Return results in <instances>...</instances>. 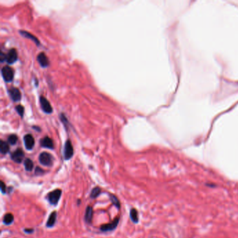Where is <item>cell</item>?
Segmentation results:
<instances>
[{
	"mask_svg": "<svg viewBox=\"0 0 238 238\" xmlns=\"http://www.w3.org/2000/svg\"><path fill=\"white\" fill-rule=\"evenodd\" d=\"M1 73L4 81L6 82H10L13 81L14 77V71L12 68L9 66H4V67H2Z\"/></svg>",
	"mask_w": 238,
	"mask_h": 238,
	"instance_id": "cell-1",
	"label": "cell"
},
{
	"mask_svg": "<svg viewBox=\"0 0 238 238\" xmlns=\"http://www.w3.org/2000/svg\"><path fill=\"white\" fill-rule=\"evenodd\" d=\"M62 196V191L60 189H55V190L51 191L48 194V200L51 205H55L59 202L60 197Z\"/></svg>",
	"mask_w": 238,
	"mask_h": 238,
	"instance_id": "cell-2",
	"label": "cell"
},
{
	"mask_svg": "<svg viewBox=\"0 0 238 238\" xmlns=\"http://www.w3.org/2000/svg\"><path fill=\"white\" fill-rule=\"evenodd\" d=\"M38 160L41 164L45 166H52L53 159L52 155L48 152H42L38 157Z\"/></svg>",
	"mask_w": 238,
	"mask_h": 238,
	"instance_id": "cell-3",
	"label": "cell"
},
{
	"mask_svg": "<svg viewBox=\"0 0 238 238\" xmlns=\"http://www.w3.org/2000/svg\"><path fill=\"white\" fill-rule=\"evenodd\" d=\"M64 155L66 160L70 159L73 157V155H74V147H73V145L69 140H68L66 143H65Z\"/></svg>",
	"mask_w": 238,
	"mask_h": 238,
	"instance_id": "cell-4",
	"label": "cell"
},
{
	"mask_svg": "<svg viewBox=\"0 0 238 238\" xmlns=\"http://www.w3.org/2000/svg\"><path fill=\"white\" fill-rule=\"evenodd\" d=\"M119 222H120V217H117L113 222L111 223H107V224L103 225L101 227V230L103 232H108V231H113L117 227Z\"/></svg>",
	"mask_w": 238,
	"mask_h": 238,
	"instance_id": "cell-5",
	"label": "cell"
},
{
	"mask_svg": "<svg viewBox=\"0 0 238 238\" xmlns=\"http://www.w3.org/2000/svg\"><path fill=\"white\" fill-rule=\"evenodd\" d=\"M39 101H40L41 108H42V110H43L44 113L47 114H50L52 113V106H51L49 101H48L45 97H43L42 96H40Z\"/></svg>",
	"mask_w": 238,
	"mask_h": 238,
	"instance_id": "cell-6",
	"label": "cell"
},
{
	"mask_svg": "<svg viewBox=\"0 0 238 238\" xmlns=\"http://www.w3.org/2000/svg\"><path fill=\"white\" fill-rule=\"evenodd\" d=\"M11 157L13 161L20 164V163L23 161L24 157H25V153H24L23 150L19 148V149H17L12 153Z\"/></svg>",
	"mask_w": 238,
	"mask_h": 238,
	"instance_id": "cell-7",
	"label": "cell"
},
{
	"mask_svg": "<svg viewBox=\"0 0 238 238\" xmlns=\"http://www.w3.org/2000/svg\"><path fill=\"white\" fill-rule=\"evenodd\" d=\"M24 143H25V146L27 150H32L35 144L34 138L31 134H27L24 136Z\"/></svg>",
	"mask_w": 238,
	"mask_h": 238,
	"instance_id": "cell-8",
	"label": "cell"
},
{
	"mask_svg": "<svg viewBox=\"0 0 238 238\" xmlns=\"http://www.w3.org/2000/svg\"><path fill=\"white\" fill-rule=\"evenodd\" d=\"M18 60V53L16 49H11L9 51V52L6 54V61L9 64H13L14 62H16V60Z\"/></svg>",
	"mask_w": 238,
	"mask_h": 238,
	"instance_id": "cell-9",
	"label": "cell"
},
{
	"mask_svg": "<svg viewBox=\"0 0 238 238\" xmlns=\"http://www.w3.org/2000/svg\"><path fill=\"white\" fill-rule=\"evenodd\" d=\"M37 60L39 64L41 65L42 67H48L49 66L50 62H49V60L45 53L43 52H41L37 56Z\"/></svg>",
	"mask_w": 238,
	"mask_h": 238,
	"instance_id": "cell-10",
	"label": "cell"
},
{
	"mask_svg": "<svg viewBox=\"0 0 238 238\" xmlns=\"http://www.w3.org/2000/svg\"><path fill=\"white\" fill-rule=\"evenodd\" d=\"M9 93L13 101H19L21 99V93L18 88H16V87L11 88V89H9Z\"/></svg>",
	"mask_w": 238,
	"mask_h": 238,
	"instance_id": "cell-11",
	"label": "cell"
},
{
	"mask_svg": "<svg viewBox=\"0 0 238 238\" xmlns=\"http://www.w3.org/2000/svg\"><path fill=\"white\" fill-rule=\"evenodd\" d=\"M41 145L43 147L48 148V149H53V147H54V143H53L52 140L47 136L41 139Z\"/></svg>",
	"mask_w": 238,
	"mask_h": 238,
	"instance_id": "cell-12",
	"label": "cell"
},
{
	"mask_svg": "<svg viewBox=\"0 0 238 238\" xmlns=\"http://www.w3.org/2000/svg\"><path fill=\"white\" fill-rule=\"evenodd\" d=\"M92 217H93V209L91 206H88L86 208L85 215V221L86 223H90L92 222Z\"/></svg>",
	"mask_w": 238,
	"mask_h": 238,
	"instance_id": "cell-13",
	"label": "cell"
},
{
	"mask_svg": "<svg viewBox=\"0 0 238 238\" xmlns=\"http://www.w3.org/2000/svg\"><path fill=\"white\" fill-rule=\"evenodd\" d=\"M56 220H57V212H53L50 215L46 223V226L48 228L52 227L55 224Z\"/></svg>",
	"mask_w": 238,
	"mask_h": 238,
	"instance_id": "cell-14",
	"label": "cell"
},
{
	"mask_svg": "<svg viewBox=\"0 0 238 238\" xmlns=\"http://www.w3.org/2000/svg\"><path fill=\"white\" fill-rule=\"evenodd\" d=\"M20 34L22 36H25V38H30V39L32 40L34 42L36 45H39L40 44V42L38 40V38L36 37V36H34V35L31 34V33L28 32V31H20Z\"/></svg>",
	"mask_w": 238,
	"mask_h": 238,
	"instance_id": "cell-15",
	"label": "cell"
},
{
	"mask_svg": "<svg viewBox=\"0 0 238 238\" xmlns=\"http://www.w3.org/2000/svg\"><path fill=\"white\" fill-rule=\"evenodd\" d=\"M9 151V145L6 142L4 141V140H1L0 141V152L2 154H5L6 153H8Z\"/></svg>",
	"mask_w": 238,
	"mask_h": 238,
	"instance_id": "cell-16",
	"label": "cell"
},
{
	"mask_svg": "<svg viewBox=\"0 0 238 238\" xmlns=\"http://www.w3.org/2000/svg\"><path fill=\"white\" fill-rule=\"evenodd\" d=\"M13 220H14L13 215H12V214L8 213V214H6V215H4V218H3V222H4V224L9 225H11V223L13 222Z\"/></svg>",
	"mask_w": 238,
	"mask_h": 238,
	"instance_id": "cell-17",
	"label": "cell"
},
{
	"mask_svg": "<svg viewBox=\"0 0 238 238\" xmlns=\"http://www.w3.org/2000/svg\"><path fill=\"white\" fill-rule=\"evenodd\" d=\"M130 218L133 223H136L138 222V211L135 210V209L133 208L131 210Z\"/></svg>",
	"mask_w": 238,
	"mask_h": 238,
	"instance_id": "cell-18",
	"label": "cell"
},
{
	"mask_svg": "<svg viewBox=\"0 0 238 238\" xmlns=\"http://www.w3.org/2000/svg\"><path fill=\"white\" fill-rule=\"evenodd\" d=\"M24 166H25L26 171H31L34 168V164L31 159H26L24 161Z\"/></svg>",
	"mask_w": 238,
	"mask_h": 238,
	"instance_id": "cell-19",
	"label": "cell"
},
{
	"mask_svg": "<svg viewBox=\"0 0 238 238\" xmlns=\"http://www.w3.org/2000/svg\"><path fill=\"white\" fill-rule=\"evenodd\" d=\"M101 192V189L100 187L99 186H96V187H94L93 189H92L90 193V198H96L98 197V196L100 195Z\"/></svg>",
	"mask_w": 238,
	"mask_h": 238,
	"instance_id": "cell-20",
	"label": "cell"
},
{
	"mask_svg": "<svg viewBox=\"0 0 238 238\" xmlns=\"http://www.w3.org/2000/svg\"><path fill=\"white\" fill-rule=\"evenodd\" d=\"M110 198L112 203H113L117 208L120 209V200H119V199L117 198V197L115 196V195H113V194H110Z\"/></svg>",
	"mask_w": 238,
	"mask_h": 238,
	"instance_id": "cell-21",
	"label": "cell"
},
{
	"mask_svg": "<svg viewBox=\"0 0 238 238\" xmlns=\"http://www.w3.org/2000/svg\"><path fill=\"white\" fill-rule=\"evenodd\" d=\"M17 141H18V137L15 134H12L8 138V142L12 145H15Z\"/></svg>",
	"mask_w": 238,
	"mask_h": 238,
	"instance_id": "cell-22",
	"label": "cell"
},
{
	"mask_svg": "<svg viewBox=\"0 0 238 238\" xmlns=\"http://www.w3.org/2000/svg\"><path fill=\"white\" fill-rule=\"evenodd\" d=\"M16 110L17 111V113H18V115H20V117H23V115H24V111H25L24 107L23 106H21V105H18V106H16Z\"/></svg>",
	"mask_w": 238,
	"mask_h": 238,
	"instance_id": "cell-23",
	"label": "cell"
},
{
	"mask_svg": "<svg viewBox=\"0 0 238 238\" xmlns=\"http://www.w3.org/2000/svg\"><path fill=\"white\" fill-rule=\"evenodd\" d=\"M1 191H2V192L3 193H5L6 191V184H4L2 181H1Z\"/></svg>",
	"mask_w": 238,
	"mask_h": 238,
	"instance_id": "cell-24",
	"label": "cell"
},
{
	"mask_svg": "<svg viewBox=\"0 0 238 238\" xmlns=\"http://www.w3.org/2000/svg\"><path fill=\"white\" fill-rule=\"evenodd\" d=\"M6 55L2 52L1 55H0V61L2 62H4V61H6Z\"/></svg>",
	"mask_w": 238,
	"mask_h": 238,
	"instance_id": "cell-25",
	"label": "cell"
},
{
	"mask_svg": "<svg viewBox=\"0 0 238 238\" xmlns=\"http://www.w3.org/2000/svg\"><path fill=\"white\" fill-rule=\"evenodd\" d=\"M35 173L36 174H38V175H41L43 173V171L41 168H36V171H35Z\"/></svg>",
	"mask_w": 238,
	"mask_h": 238,
	"instance_id": "cell-26",
	"label": "cell"
},
{
	"mask_svg": "<svg viewBox=\"0 0 238 238\" xmlns=\"http://www.w3.org/2000/svg\"><path fill=\"white\" fill-rule=\"evenodd\" d=\"M24 230H25V232L27 233H31L34 231L33 229H25Z\"/></svg>",
	"mask_w": 238,
	"mask_h": 238,
	"instance_id": "cell-27",
	"label": "cell"
}]
</instances>
